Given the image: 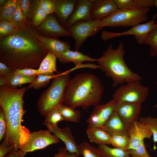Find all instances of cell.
Here are the masks:
<instances>
[{
	"label": "cell",
	"mask_w": 157,
	"mask_h": 157,
	"mask_svg": "<svg viewBox=\"0 0 157 157\" xmlns=\"http://www.w3.org/2000/svg\"><path fill=\"white\" fill-rule=\"evenodd\" d=\"M28 87L10 88L0 86V106L4 112L7 124L4 141L9 145L13 146L15 151L26 144L31 133L22 124L23 117L27 111L23 109V97Z\"/></svg>",
	"instance_id": "2"
},
{
	"label": "cell",
	"mask_w": 157,
	"mask_h": 157,
	"mask_svg": "<svg viewBox=\"0 0 157 157\" xmlns=\"http://www.w3.org/2000/svg\"><path fill=\"white\" fill-rule=\"evenodd\" d=\"M111 144L115 147L126 151L130 142L129 135L116 134L111 136Z\"/></svg>",
	"instance_id": "33"
},
{
	"label": "cell",
	"mask_w": 157,
	"mask_h": 157,
	"mask_svg": "<svg viewBox=\"0 0 157 157\" xmlns=\"http://www.w3.org/2000/svg\"><path fill=\"white\" fill-rule=\"evenodd\" d=\"M26 154V153L22 151L20 149L17 151H15L13 150L4 157H24Z\"/></svg>",
	"instance_id": "45"
},
{
	"label": "cell",
	"mask_w": 157,
	"mask_h": 157,
	"mask_svg": "<svg viewBox=\"0 0 157 157\" xmlns=\"http://www.w3.org/2000/svg\"><path fill=\"white\" fill-rule=\"evenodd\" d=\"M80 155L84 157H104L98 149L87 142H83L78 145Z\"/></svg>",
	"instance_id": "30"
},
{
	"label": "cell",
	"mask_w": 157,
	"mask_h": 157,
	"mask_svg": "<svg viewBox=\"0 0 157 157\" xmlns=\"http://www.w3.org/2000/svg\"><path fill=\"white\" fill-rule=\"evenodd\" d=\"M143 44L150 46L149 54L152 57L157 56V27L151 30L145 38Z\"/></svg>",
	"instance_id": "32"
},
{
	"label": "cell",
	"mask_w": 157,
	"mask_h": 157,
	"mask_svg": "<svg viewBox=\"0 0 157 157\" xmlns=\"http://www.w3.org/2000/svg\"><path fill=\"white\" fill-rule=\"evenodd\" d=\"M48 15L39 6L33 15L31 22L33 26L37 28L42 22Z\"/></svg>",
	"instance_id": "39"
},
{
	"label": "cell",
	"mask_w": 157,
	"mask_h": 157,
	"mask_svg": "<svg viewBox=\"0 0 157 157\" xmlns=\"http://www.w3.org/2000/svg\"><path fill=\"white\" fill-rule=\"evenodd\" d=\"M103 91V85L96 75L78 74L70 79L66 85L63 104L74 108L81 107L84 110L95 107L100 104Z\"/></svg>",
	"instance_id": "3"
},
{
	"label": "cell",
	"mask_w": 157,
	"mask_h": 157,
	"mask_svg": "<svg viewBox=\"0 0 157 157\" xmlns=\"http://www.w3.org/2000/svg\"><path fill=\"white\" fill-rule=\"evenodd\" d=\"M40 6L48 15L54 11V4L53 0H40Z\"/></svg>",
	"instance_id": "41"
},
{
	"label": "cell",
	"mask_w": 157,
	"mask_h": 157,
	"mask_svg": "<svg viewBox=\"0 0 157 157\" xmlns=\"http://www.w3.org/2000/svg\"><path fill=\"white\" fill-rule=\"evenodd\" d=\"M150 8L118 10L100 20L99 27H132L147 20Z\"/></svg>",
	"instance_id": "6"
},
{
	"label": "cell",
	"mask_w": 157,
	"mask_h": 157,
	"mask_svg": "<svg viewBox=\"0 0 157 157\" xmlns=\"http://www.w3.org/2000/svg\"><path fill=\"white\" fill-rule=\"evenodd\" d=\"M99 20H92L78 22L67 30L71 33L75 42L76 51H78L82 44L89 37L94 35L101 29L99 27Z\"/></svg>",
	"instance_id": "8"
},
{
	"label": "cell",
	"mask_w": 157,
	"mask_h": 157,
	"mask_svg": "<svg viewBox=\"0 0 157 157\" xmlns=\"http://www.w3.org/2000/svg\"><path fill=\"white\" fill-rule=\"evenodd\" d=\"M94 0H78L72 13L68 19L65 28L67 29L78 22L93 20L91 10Z\"/></svg>",
	"instance_id": "15"
},
{
	"label": "cell",
	"mask_w": 157,
	"mask_h": 157,
	"mask_svg": "<svg viewBox=\"0 0 157 157\" xmlns=\"http://www.w3.org/2000/svg\"><path fill=\"white\" fill-rule=\"evenodd\" d=\"M58 59L60 62L63 64L73 63L75 66L82 65V63L85 61L96 62L97 60L78 51H72L70 49L64 52Z\"/></svg>",
	"instance_id": "22"
},
{
	"label": "cell",
	"mask_w": 157,
	"mask_h": 157,
	"mask_svg": "<svg viewBox=\"0 0 157 157\" xmlns=\"http://www.w3.org/2000/svg\"><path fill=\"white\" fill-rule=\"evenodd\" d=\"M21 9L26 18L31 20L40 4V0H19Z\"/></svg>",
	"instance_id": "26"
},
{
	"label": "cell",
	"mask_w": 157,
	"mask_h": 157,
	"mask_svg": "<svg viewBox=\"0 0 157 157\" xmlns=\"http://www.w3.org/2000/svg\"><path fill=\"white\" fill-rule=\"evenodd\" d=\"M36 76H26L13 73L4 76H0V86L10 88H16L22 84L31 83L34 81Z\"/></svg>",
	"instance_id": "21"
},
{
	"label": "cell",
	"mask_w": 157,
	"mask_h": 157,
	"mask_svg": "<svg viewBox=\"0 0 157 157\" xmlns=\"http://www.w3.org/2000/svg\"><path fill=\"white\" fill-rule=\"evenodd\" d=\"M18 29L13 21H0V39L15 32Z\"/></svg>",
	"instance_id": "35"
},
{
	"label": "cell",
	"mask_w": 157,
	"mask_h": 157,
	"mask_svg": "<svg viewBox=\"0 0 157 157\" xmlns=\"http://www.w3.org/2000/svg\"><path fill=\"white\" fill-rule=\"evenodd\" d=\"M12 21L18 29L24 26L27 23V18L22 13L19 0H17L16 11L13 17Z\"/></svg>",
	"instance_id": "37"
},
{
	"label": "cell",
	"mask_w": 157,
	"mask_h": 157,
	"mask_svg": "<svg viewBox=\"0 0 157 157\" xmlns=\"http://www.w3.org/2000/svg\"><path fill=\"white\" fill-rule=\"evenodd\" d=\"M8 0H0V8L3 7Z\"/></svg>",
	"instance_id": "48"
},
{
	"label": "cell",
	"mask_w": 157,
	"mask_h": 157,
	"mask_svg": "<svg viewBox=\"0 0 157 157\" xmlns=\"http://www.w3.org/2000/svg\"><path fill=\"white\" fill-rule=\"evenodd\" d=\"M142 109L141 103L122 102L117 103L115 111L127 129L133 122L138 120Z\"/></svg>",
	"instance_id": "13"
},
{
	"label": "cell",
	"mask_w": 157,
	"mask_h": 157,
	"mask_svg": "<svg viewBox=\"0 0 157 157\" xmlns=\"http://www.w3.org/2000/svg\"><path fill=\"white\" fill-rule=\"evenodd\" d=\"M43 124L46 126L51 133H52L64 143L67 151L70 153H76L80 155L78 149V145L72 134L70 128L66 126L60 128L58 126H54L44 122Z\"/></svg>",
	"instance_id": "16"
},
{
	"label": "cell",
	"mask_w": 157,
	"mask_h": 157,
	"mask_svg": "<svg viewBox=\"0 0 157 157\" xmlns=\"http://www.w3.org/2000/svg\"><path fill=\"white\" fill-rule=\"evenodd\" d=\"M149 88L142 85L140 81L122 84L113 93L112 97L117 103L126 102L142 104L149 95Z\"/></svg>",
	"instance_id": "7"
},
{
	"label": "cell",
	"mask_w": 157,
	"mask_h": 157,
	"mask_svg": "<svg viewBox=\"0 0 157 157\" xmlns=\"http://www.w3.org/2000/svg\"><path fill=\"white\" fill-rule=\"evenodd\" d=\"M117 104L114 99L95 107L87 121L88 128H101L115 110Z\"/></svg>",
	"instance_id": "11"
},
{
	"label": "cell",
	"mask_w": 157,
	"mask_h": 157,
	"mask_svg": "<svg viewBox=\"0 0 157 157\" xmlns=\"http://www.w3.org/2000/svg\"><path fill=\"white\" fill-rule=\"evenodd\" d=\"M101 128L111 136L116 134L129 135L127 128L115 110Z\"/></svg>",
	"instance_id": "20"
},
{
	"label": "cell",
	"mask_w": 157,
	"mask_h": 157,
	"mask_svg": "<svg viewBox=\"0 0 157 157\" xmlns=\"http://www.w3.org/2000/svg\"><path fill=\"white\" fill-rule=\"evenodd\" d=\"M57 108L65 121L79 122L81 114L75 108L63 104L59 105Z\"/></svg>",
	"instance_id": "27"
},
{
	"label": "cell",
	"mask_w": 157,
	"mask_h": 157,
	"mask_svg": "<svg viewBox=\"0 0 157 157\" xmlns=\"http://www.w3.org/2000/svg\"><path fill=\"white\" fill-rule=\"evenodd\" d=\"M36 28L42 35L48 37H72L70 31L60 24L52 13L48 14Z\"/></svg>",
	"instance_id": "12"
},
{
	"label": "cell",
	"mask_w": 157,
	"mask_h": 157,
	"mask_svg": "<svg viewBox=\"0 0 157 157\" xmlns=\"http://www.w3.org/2000/svg\"><path fill=\"white\" fill-rule=\"evenodd\" d=\"M157 14L153 15L152 19L147 23L139 24L131 27L130 29L121 32L115 33L104 31H103L101 38L104 40L110 39L127 35H133L138 43L143 44L145 38L151 30L157 27V23L155 21Z\"/></svg>",
	"instance_id": "9"
},
{
	"label": "cell",
	"mask_w": 157,
	"mask_h": 157,
	"mask_svg": "<svg viewBox=\"0 0 157 157\" xmlns=\"http://www.w3.org/2000/svg\"><path fill=\"white\" fill-rule=\"evenodd\" d=\"M119 10L153 7L154 0H113Z\"/></svg>",
	"instance_id": "24"
},
{
	"label": "cell",
	"mask_w": 157,
	"mask_h": 157,
	"mask_svg": "<svg viewBox=\"0 0 157 157\" xmlns=\"http://www.w3.org/2000/svg\"><path fill=\"white\" fill-rule=\"evenodd\" d=\"M132 157H151L148 153L144 143L142 140L135 149L126 150Z\"/></svg>",
	"instance_id": "38"
},
{
	"label": "cell",
	"mask_w": 157,
	"mask_h": 157,
	"mask_svg": "<svg viewBox=\"0 0 157 157\" xmlns=\"http://www.w3.org/2000/svg\"><path fill=\"white\" fill-rule=\"evenodd\" d=\"M57 58L56 56L49 51L38 69V74H49L57 72L56 63Z\"/></svg>",
	"instance_id": "25"
},
{
	"label": "cell",
	"mask_w": 157,
	"mask_h": 157,
	"mask_svg": "<svg viewBox=\"0 0 157 157\" xmlns=\"http://www.w3.org/2000/svg\"><path fill=\"white\" fill-rule=\"evenodd\" d=\"M14 149L13 146L9 145L3 141L0 146V157H4L11 152Z\"/></svg>",
	"instance_id": "43"
},
{
	"label": "cell",
	"mask_w": 157,
	"mask_h": 157,
	"mask_svg": "<svg viewBox=\"0 0 157 157\" xmlns=\"http://www.w3.org/2000/svg\"><path fill=\"white\" fill-rule=\"evenodd\" d=\"M7 129V124L3 111L0 109V142L5 138Z\"/></svg>",
	"instance_id": "40"
},
{
	"label": "cell",
	"mask_w": 157,
	"mask_h": 157,
	"mask_svg": "<svg viewBox=\"0 0 157 157\" xmlns=\"http://www.w3.org/2000/svg\"><path fill=\"white\" fill-rule=\"evenodd\" d=\"M13 73L26 76H36L38 74V69L26 68L15 70Z\"/></svg>",
	"instance_id": "42"
},
{
	"label": "cell",
	"mask_w": 157,
	"mask_h": 157,
	"mask_svg": "<svg viewBox=\"0 0 157 157\" xmlns=\"http://www.w3.org/2000/svg\"><path fill=\"white\" fill-rule=\"evenodd\" d=\"M17 0H8L0 8V21H11L17 10Z\"/></svg>",
	"instance_id": "28"
},
{
	"label": "cell",
	"mask_w": 157,
	"mask_h": 157,
	"mask_svg": "<svg viewBox=\"0 0 157 157\" xmlns=\"http://www.w3.org/2000/svg\"><path fill=\"white\" fill-rule=\"evenodd\" d=\"M97 149L104 157H132L126 151L111 147L107 145H99Z\"/></svg>",
	"instance_id": "29"
},
{
	"label": "cell",
	"mask_w": 157,
	"mask_h": 157,
	"mask_svg": "<svg viewBox=\"0 0 157 157\" xmlns=\"http://www.w3.org/2000/svg\"><path fill=\"white\" fill-rule=\"evenodd\" d=\"M154 5L157 8V0H154Z\"/></svg>",
	"instance_id": "49"
},
{
	"label": "cell",
	"mask_w": 157,
	"mask_h": 157,
	"mask_svg": "<svg viewBox=\"0 0 157 157\" xmlns=\"http://www.w3.org/2000/svg\"><path fill=\"white\" fill-rule=\"evenodd\" d=\"M56 74L54 73L49 74H38L37 78L33 83L28 86V89L38 90L46 87L49 83L50 80L55 77Z\"/></svg>",
	"instance_id": "31"
},
{
	"label": "cell",
	"mask_w": 157,
	"mask_h": 157,
	"mask_svg": "<svg viewBox=\"0 0 157 157\" xmlns=\"http://www.w3.org/2000/svg\"><path fill=\"white\" fill-rule=\"evenodd\" d=\"M69 71L60 72L56 76L49 88L39 97L37 104L38 112L45 117L52 110L63 104L65 88L70 80Z\"/></svg>",
	"instance_id": "5"
},
{
	"label": "cell",
	"mask_w": 157,
	"mask_h": 157,
	"mask_svg": "<svg viewBox=\"0 0 157 157\" xmlns=\"http://www.w3.org/2000/svg\"><path fill=\"white\" fill-rule=\"evenodd\" d=\"M67 151L65 147L59 148L58 149V153L56 154L54 157H63L64 155Z\"/></svg>",
	"instance_id": "46"
},
{
	"label": "cell",
	"mask_w": 157,
	"mask_h": 157,
	"mask_svg": "<svg viewBox=\"0 0 157 157\" xmlns=\"http://www.w3.org/2000/svg\"><path fill=\"white\" fill-rule=\"evenodd\" d=\"M125 52L124 44L122 42L115 49L110 44L96 61L99 69L112 79L111 86L113 88L124 83L141 79L139 75L131 70L126 65L124 60Z\"/></svg>",
	"instance_id": "4"
},
{
	"label": "cell",
	"mask_w": 157,
	"mask_h": 157,
	"mask_svg": "<svg viewBox=\"0 0 157 157\" xmlns=\"http://www.w3.org/2000/svg\"><path fill=\"white\" fill-rule=\"evenodd\" d=\"M86 131L91 142L99 145L111 144V135L101 128H88Z\"/></svg>",
	"instance_id": "23"
},
{
	"label": "cell",
	"mask_w": 157,
	"mask_h": 157,
	"mask_svg": "<svg viewBox=\"0 0 157 157\" xmlns=\"http://www.w3.org/2000/svg\"><path fill=\"white\" fill-rule=\"evenodd\" d=\"M54 13L58 16L62 26L65 28L66 23L74 11L78 0H53Z\"/></svg>",
	"instance_id": "18"
},
{
	"label": "cell",
	"mask_w": 157,
	"mask_h": 157,
	"mask_svg": "<svg viewBox=\"0 0 157 157\" xmlns=\"http://www.w3.org/2000/svg\"><path fill=\"white\" fill-rule=\"evenodd\" d=\"M40 34L27 19L24 26L0 39V62L14 70L38 69L49 52L39 40Z\"/></svg>",
	"instance_id": "1"
},
{
	"label": "cell",
	"mask_w": 157,
	"mask_h": 157,
	"mask_svg": "<svg viewBox=\"0 0 157 157\" xmlns=\"http://www.w3.org/2000/svg\"><path fill=\"white\" fill-rule=\"evenodd\" d=\"M127 130L130 142L126 150L135 149L144 138H150L153 135L147 126L138 120L133 122Z\"/></svg>",
	"instance_id": "14"
},
{
	"label": "cell",
	"mask_w": 157,
	"mask_h": 157,
	"mask_svg": "<svg viewBox=\"0 0 157 157\" xmlns=\"http://www.w3.org/2000/svg\"><path fill=\"white\" fill-rule=\"evenodd\" d=\"M65 120L57 108L49 112L45 117L44 122L48 123L54 126H58V122Z\"/></svg>",
	"instance_id": "36"
},
{
	"label": "cell",
	"mask_w": 157,
	"mask_h": 157,
	"mask_svg": "<svg viewBox=\"0 0 157 157\" xmlns=\"http://www.w3.org/2000/svg\"><path fill=\"white\" fill-rule=\"evenodd\" d=\"M15 70L5 64L0 62V76H4L13 73Z\"/></svg>",
	"instance_id": "44"
},
{
	"label": "cell",
	"mask_w": 157,
	"mask_h": 157,
	"mask_svg": "<svg viewBox=\"0 0 157 157\" xmlns=\"http://www.w3.org/2000/svg\"><path fill=\"white\" fill-rule=\"evenodd\" d=\"M138 121L147 126L152 133L154 143L157 142V117L150 116L140 117Z\"/></svg>",
	"instance_id": "34"
},
{
	"label": "cell",
	"mask_w": 157,
	"mask_h": 157,
	"mask_svg": "<svg viewBox=\"0 0 157 157\" xmlns=\"http://www.w3.org/2000/svg\"><path fill=\"white\" fill-rule=\"evenodd\" d=\"M118 10L113 0H94L91 15L93 20H101Z\"/></svg>",
	"instance_id": "17"
},
{
	"label": "cell",
	"mask_w": 157,
	"mask_h": 157,
	"mask_svg": "<svg viewBox=\"0 0 157 157\" xmlns=\"http://www.w3.org/2000/svg\"><path fill=\"white\" fill-rule=\"evenodd\" d=\"M39 39L43 46L58 58L70 48L68 42L62 41L58 38L44 36L41 34Z\"/></svg>",
	"instance_id": "19"
},
{
	"label": "cell",
	"mask_w": 157,
	"mask_h": 157,
	"mask_svg": "<svg viewBox=\"0 0 157 157\" xmlns=\"http://www.w3.org/2000/svg\"><path fill=\"white\" fill-rule=\"evenodd\" d=\"M48 129L30 133L26 144L20 149L26 153L43 149L49 145L59 142L58 138Z\"/></svg>",
	"instance_id": "10"
},
{
	"label": "cell",
	"mask_w": 157,
	"mask_h": 157,
	"mask_svg": "<svg viewBox=\"0 0 157 157\" xmlns=\"http://www.w3.org/2000/svg\"><path fill=\"white\" fill-rule=\"evenodd\" d=\"M79 155L76 153H70L67 150L65 152L63 157H79Z\"/></svg>",
	"instance_id": "47"
}]
</instances>
